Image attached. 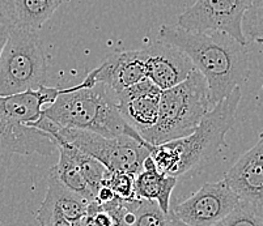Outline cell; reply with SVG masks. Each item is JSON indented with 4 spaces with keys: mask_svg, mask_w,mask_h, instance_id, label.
Returning a JSON list of instances; mask_svg holds the SVG:
<instances>
[{
    "mask_svg": "<svg viewBox=\"0 0 263 226\" xmlns=\"http://www.w3.org/2000/svg\"><path fill=\"white\" fill-rule=\"evenodd\" d=\"M262 209H263V208H262Z\"/></svg>",
    "mask_w": 263,
    "mask_h": 226,
    "instance_id": "26",
    "label": "cell"
},
{
    "mask_svg": "<svg viewBox=\"0 0 263 226\" xmlns=\"http://www.w3.org/2000/svg\"><path fill=\"white\" fill-rule=\"evenodd\" d=\"M47 61L37 32L12 28L0 56V97L44 87Z\"/></svg>",
    "mask_w": 263,
    "mask_h": 226,
    "instance_id": "6",
    "label": "cell"
},
{
    "mask_svg": "<svg viewBox=\"0 0 263 226\" xmlns=\"http://www.w3.org/2000/svg\"><path fill=\"white\" fill-rule=\"evenodd\" d=\"M207 80L194 70L185 81L162 90L157 123L143 136L151 145H160L190 135L211 110Z\"/></svg>",
    "mask_w": 263,
    "mask_h": 226,
    "instance_id": "4",
    "label": "cell"
},
{
    "mask_svg": "<svg viewBox=\"0 0 263 226\" xmlns=\"http://www.w3.org/2000/svg\"><path fill=\"white\" fill-rule=\"evenodd\" d=\"M215 226H263V209L241 201L237 208Z\"/></svg>",
    "mask_w": 263,
    "mask_h": 226,
    "instance_id": "19",
    "label": "cell"
},
{
    "mask_svg": "<svg viewBox=\"0 0 263 226\" xmlns=\"http://www.w3.org/2000/svg\"><path fill=\"white\" fill-rule=\"evenodd\" d=\"M148 78L161 90L183 83L195 70L191 59L181 49L164 41H155L144 49Z\"/></svg>",
    "mask_w": 263,
    "mask_h": 226,
    "instance_id": "12",
    "label": "cell"
},
{
    "mask_svg": "<svg viewBox=\"0 0 263 226\" xmlns=\"http://www.w3.org/2000/svg\"><path fill=\"white\" fill-rule=\"evenodd\" d=\"M241 200L226 180L205 183L173 208L174 215L190 226H215L240 206Z\"/></svg>",
    "mask_w": 263,
    "mask_h": 226,
    "instance_id": "8",
    "label": "cell"
},
{
    "mask_svg": "<svg viewBox=\"0 0 263 226\" xmlns=\"http://www.w3.org/2000/svg\"><path fill=\"white\" fill-rule=\"evenodd\" d=\"M176 184L177 178L161 173L151 157L144 161L143 170L135 175V190L138 199L156 201L166 215L171 213L172 192Z\"/></svg>",
    "mask_w": 263,
    "mask_h": 226,
    "instance_id": "15",
    "label": "cell"
},
{
    "mask_svg": "<svg viewBox=\"0 0 263 226\" xmlns=\"http://www.w3.org/2000/svg\"><path fill=\"white\" fill-rule=\"evenodd\" d=\"M131 226H172V209L166 215L156 201L139 200L134 208Z\"/></svg>",
    "mask_w": 263,
    "mask_h": 226,
    "instance_id": "18",
    "label": "cell"
},
{
    "mask_svg": "<svg viewBox=\"0 0 263 226\" xmlns=\"http://www.w3.org/2000/svg\"><path fill=\"white\" fill-rule=\"evenodd\" d=\"M246 39L263 44V0H252L242 21Z\"/></svg>",
    "mask_w": 263,
    "mask_h": 226,
    "instance_id": "21",
    "label": "cell"
},
{
    "mask_svg": "<svg viewBox=\"0 0 263 226\" xmlns=\"http://www.w3.org/2000/svg\"><path fill=\"white\" fill-rule=\"evenodd\" d=\"M6 3H7V0H0V13L3 12L4 6H6Z\"/></svg>",
    "mask_w": 263,
    "mask_h": 226,
    "instance_id": "25",
    "label": "cell"
},
{
    "mask_svg": "<svg viewBox=\"0 0 263 226\" xmlns=\"http://www.w3.org/2000/svg\"><path fill=\"white\" fill-rule=\"evenodd\" d=\"M54 151H57V145L49 134L24 125L0 111V186L13 154L49 156Z\"/></svg>",
    "mask_w": 263,
    "mask_h": 226,
    "instance_id": "9",
    "label": "cell"
},
{
    "mask_svg": "<svg viewBox=\"0 0 263 226\" xmlns=\"http://www.w3.org/2000/svg\"><path fill=\"white\" fill-rule=\"evenodd\" d=\"M160 41L182 50L207 80L211 104L216 105L245 83L250 73L245 45L223 32H190L178 25H162Z\"/></svg>",
    "mask_w": 263,
    "mask_h": 226,
    "instance_id": "1",
    "label": "cell"
},
{
    "mask_svg": "<svg viewBox=\"0 0 263 226\" xmlns=\"http://www.w3.org/2000/svg\"><path fill=\"white\" fill-rule=\"evenodd\" d=\"M42 115L62 128L89 131L105 137L131 136L143 140L123 119L117 106L116 93L105 84L84 87L79 84L63 89Z\"/></svg>",
    "mask_w": 263,
    "mask_h": 226,
    "instance_id": "3",
    "label": "cell"
},
{
    "mask_svg": "<svg viewBox=\"0 0 263 226\" xmlns=\"http://www.w3.org/2000/svg\"><path fill=\"white\" fill-rule=\"evenodd\" d=\"M11 29L12 25L8 21V18H7L3 13H0V56L3 54L4 47H6L7 42H8Z\"/></svg>",
    "mask_w": 263,
    "mask_h": 226,
    "instance_id": "23",
    "label": "cell"
},
{
    "mask_svg": "<svg viewBox=\"0 0 263 226\" xmlns=\"http://www.w3.org/2000/svg\"><path fill=\"white\" fill-rule=\"evenodd\" d=\"M30 127L44 131L54 139L70 142L79 151L93 157L110 171H123L136 175L143 170L144 161L149 157L148 142L131 136L105 137L89 131L62 128L50 119L41 115L37 122L28 123Z\"/></svg>",
    "mask_w": 263,
    "mask_h": 226,
    "instance_id": "5",
    "label": "cell"
},
{
    "mask_svg": "<svg viewBox=\"0 0 263 226\" xmlns=\"http://www.w3.org/2000/svg\"><path fill=\"white\" fill-rule=\"evenodd\" d=\"M148 78L147 54L143 50L116 52L107 56L104 63L90 71L81 81L84 87L105 84L114 93L122 92Z\"/></svg>",
    "mask_w": 263,
    "mask_h": 226,
    "instance_id": "10",
    "label": "cell"
},
{
    "mask_svg": "<svg viewBox=\"0 0 263 226\" xmlns=\"http://www.w3.org/2000/svg\"><path fill=\"white\" fill-rule=\"evenodd\" d=\"M45 201L52 204L58 209L59 213L66 220L72 222L73 225L80 222L87 216L90 201L76 194L63 184L54 174H49L47 182V191L45 195Z\"/></svg>",
    "mask_w": 263,
    "mask_h": 226,
    "instance_id": "16",
    "label": "cell"
},
{
    "mask_svg": "<svg viewBox=\"0 0 263 226\" xmlns=\"http://www.w3.org/2000/svg\"><path fill=\"white\" fill-rule=\"evenodd\" d=\"M252 0H197L178 18V26L190 32H223L248 45L242 21Z\"/></svg>",
    "mask_w": 263,
    "mask_h": 226,
    "instance_id": "7",
    "label": "cell"
},
{
    "mask_svg": "<svg viewBox=\"0 0 263 226\" xmlns=\"http://www.w3.org/2000/svg\"><path fill=\"white\" fill-rule=\"evenodd\" d=\"M241 98L242 92L238 87L215 105L190 135L165 144H148L149 157L156 168L164 174L178 178L210 161L226 145V135L233 127Z\"/></svg>",
    "mask_w": 263,
    "mask_h": 226,
    "instance_id": "2",
    "label": "cell"
},
{
    "mask_svg": "<svg viewBox=\"0 0 263 226\" xmlns=\"http://www.w3.org/2000/svg\"><path fill=\"white\" fill-rule=\"evenodd\" d=\"M161 93L149 78L116 93L119 113L142 137L157 123Z\"/></svg>",
    "mask_w": 263,
    "mask_h": 226,
    "instance_id": "11",
    "label": "cell"
},
{
    "mask_svg": "<svg viewBox=\"0 0 263 226\" xmlns=\"http://www.w3.org/2000/svg\"><path fill=\"white\" fill-rule=\"evenodd\" d=\"M37 221L41 226H75L63 217L52 204L42 201L37 212Z\"/></svg>",
    "mask_w": 263,
    "mask_h": 226,
    "instance_id": "22",
    "label": "cell"
},
{
    "mask_svg": "<svg viewBox=\"0 0 263 226\" xmlns=\"http://www.w3.org/2000/svg\"><path fill=\"white\" fill-rule=\"evenodd\" d=\"M104 186H107L121 200H138L135 190V175L123 171H109Z\"/></svg>",
    "mask_w": 263,
    "mask_h": 226,
    "instance_id": "20",
    "label": "cell"
},
{
    "mask_svg": "<svg viewBox=\"0 0 263 226\" xmlns=\"http://www.w3.org/2000/svg\"><path fill=\"white\" fill-rule=\"evenodd\" d=\"M63 0H7L3 13L12 28L37 32L50 20Z\"/></svg>",
    "mask_w": 263,
    "mask_h": 226,
    "instance_id": "14",
    "label": "cell"
},
{
    "mask_svg": "<svg viewBox=\"0 0 263 226\" xmlns=\"http://www.w3.org/2000/svg\"><path fill=\"white\" fill-rule=\"evenodd\" d=\"M224 180L241 201L263 208V132L227 171Z\"/></svg>",
    "mask_w": 263,
    "mask_h": 226,
    "instance_id": "13",
    "label": "cell"
},
{
    "mask_svg": "<svg viewBox=\"0 0 263 226\" xmlns=\"http://www.w3.org/2000/svg\"><path fill=\"white\" fill-rule=\"evenodd\" d=\"M54 141L57 145V151L59 152V161L50 170V173L58 178L66 187L75 191L76 194L87 199L88 201H90V203L96 201L95 194L90 190L87 179L81 173L80 168H79L78 162L72 157L71 152L67 148V145L62 140L54 139Z\"/></svg>",
    "mask_w": 263,
    "mask_h": 226,
    "instance_id": "17",
    "label": "cell"
},
{
    "mask_svg": "<svg viewBox=\"0 0 263 226\" xmlns=\"http://www.w3.org/2000/svg\"><path fill=\"white\" fill-rule=\"evenodd\" d=\"M172 226H190V225H187V223H185L183 221L179 220V218L174 215L173 208H172Z\"/></svg>",
    "mask_w": 263,
    "mask_h": 226,
    "instance_id": "24",
    "label": "cell"
}]
</instances>
